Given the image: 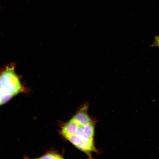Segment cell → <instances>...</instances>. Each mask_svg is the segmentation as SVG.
Masks as SVG:
<instances>
[{"mask_svg":"<svg viewBox=\"0 0 159 159\" xmlns=\"http://www.w3.org/2000/svg\"><path fill=\"white\" fill-rule=\"evenodd\" d=\"M151 46L153 47H159V36H156L155 37L154 42Z\"/></svg>","mask_w":159,"mask_h":159,"instance_id":"5","label":"cell"},{"mask_svg":"<svg viewBox=\"0 0 159 159\" xmlns=\"http://www.w3.org/2000/svg\"><path fill=\"white\" fill-rule=\"evenodd\" d=\"M88 105H84L73 117V118L79 125L85 126L94 122L87 113Z\"/></svg>","mask_w":159,"mask_h":159,"instance_id":"2","label":"cell"},{"mask_svg":"<svg viewBox=\"0 0 159 159\" xmlns=\"http://www.w3.org/2000/svg\"><path fill=\"white\" fill-rule=\"evenodd\" d=\"M83 128L85 135L89 138L93 139L95 133L94 122L83 126Z\"/></svg>","mask_w":159,"mask_h":159,"instance_id":"3","label":"cell"},{"mask_svg":"<svg viewBox=\"0 0 159 159\" xmlns=\"http://www.w3.org/2000/svg\"><path fill=\"white\" fill-rule=\"evenodd\" d=\"M26 91L15 73L14 67H6L0 73V105L9 101L18 94Z\"/></svg>","mask_w":159,"mask_h":159,"instance_id":"1","label":"cell"},{"mask_svg":"<svg viewBox=\"0 0 159 159\" xmlns=\"http://www.w3.org/2000/svg\"><path fill=\"white\" fill-rule=\"evenodd\" d=\"M39 158L40 159H63V158L61 155L54 153H49L42 156Z\"/></svg>","mask_w":159,"mask_h":159,"instance_id":"4","label":"cell"}]
</instances>
